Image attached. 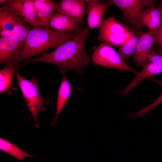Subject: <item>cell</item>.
Here are the masks:
<instances>
[{"label": "cell", "mask_w": 162, "mask_h": 162, "mask_svg": "<svg viewBox=\"0 0 162 162\" xmlns=\"http://www.w3.org/2000/svg\"><path fill=\"white\" fill-rule=\"evenodd\" d=\"M88 33L87 28H83L80 34L74 39L62 44L49 53L45 52L40 57L24 60L22 64L46 63L57 66L62 74L68 69L81 73L83 68L88 64L90 58L84 48Z\"/></svg>", "instance_id": "obj_1"}, {"label": "cell", "mask_w": 162, "mask_h": 162, "mask_svg": "<svg viewBox=\"0 0 162 162\" xmlns=\"http://www.w3.org/2000/svg\"><path fill=\"white\" fill-rule=\"evenodd\" d=\"M113 5L116 6L121 12L124 19L131 24L140 33L143 27L141 17L144 8H154L153 0H111Z\"/></svg>", "instance_id": "obj_4"}, {"label": "cell", "mask_w": 162, "mask_h": 162, "mask_svg": "<svg viewBox=\"0 0 162 162\" xmlns=\"http://www.w3.org/2000/svg\"><path fill=\"white\" fill-rule=\"evenodd\" d=\"M36 17L44 28L52 29L50 24V17L52 11H56L58 3L52 0H32Z\"/></svg>", "instance_id": "obj_13"}, {"label": "cell", "mask_w": 162, "mask_h": 162, "mask_svg": "<svg viewBox=\"0 0 162 162\" xmlns=\"http://www.w3.org/2000/svg\"><path fill=\"white\" fill-rule=\"evenodd\" d=\"M25 44L14 37H0V64L18 66L16 63Z\"/></svg>", "instance_id": "obj_7"}, {"label": "cell", "mask_w": 162, "mask_h": 162, "mask_svg": "<svg viewBox=\"0 0 162 162\" xmlns=\"http://www.w3.org/2000/svg\"><path fill=\"white\" fill-rule=\"evenodd\" d=\"M7 1V0H0V4L1 5H2L5 3Z\"/></svg>", "instance_id": "obj_27"}, {"label": "cell", "mask_w": 162, "mask_h": 162, "mask_svg": "<svg viewBox=\"0 0 162 162\" xmlns=\"http://www.w3.org/2000/svg\"><path fill=\"white\" fill-rule=\"evenodd\" d=\"M141 23L148 31H154L162 23V11L157 8H148L143 10Z\"/></svg>", "instance_id": "obj_17"}, {"label": "cell", "mask_w": 162, "mask_h": 162, "mask_svg": "<svg viewBox=\"0 0 162 162\" xmlns=\"http://www.w3.org/2000/svg\"><path fill=\"white\" fill-rule=\"evenodd\" d=\"M162 102V93L152 103L142 108L139 112L131 113L128 114L131 118H141L143 116L157 107Z\"/></svg>", "instance_id": "obj_22"}, {"label": "cell", "mask_w": 162, "mask_h": 162, "mask_svg": "<svg viewBox=\"0 0 162 162\" xmlns=\"http://www.w3.org/2000/svg\"><path fill=\"white\" fill-rule=\"evenodd\" d=\"M158 8L160 9L162 11V0L160 1V4L158 6Z\"/></svg>", "instance_id": "obj_26"}, {"label": "cell", "mask_w": 162, "mask_h": 162, "mask_svg": "<svg viewBox=\"0 0 162 162\" xmlns=\"http://www.w3.org/2000/svg\"><path fill=\"white\" fill-rule=\"evenodd\" d=\"M0 150L20 161L27 157H33L14 144L2 138H0Z\"/></svg>", "instance_id": "obj_19"}, {"label": "cell", "mask_w": 162, "mask_h": 162, "mask_svg": "<svg viewBox=\"0 0 162 162\" xmlns=\"http://www.w3.org/2000/svg\"><path fill=\"white\" fill-rule=\"evenodd\" d=\"M7 66L0 71V93L8 91L10 88L12 77L18 68V66L13 64Z\"/></svg>", "instance_id": "obj_20"}, {"label": "cell", "mask_w": 162, "mask_h": 162, "mask_svg": "<svg viewBox=\"0 0 162 162\" xmlns=\"http://www.w3.org/2000/svg\"><path fill=\"white\" fill-rule=\"evenodd\" d=\"M92 60L96 65L127 70L136 74L138 73L122 60L112 46L104 43L100 44L95 49Z\"/></svg>", "instance_id": "obj_6"}, {"label": "cell", "mask_w": 162, "mask_h": 162, "mask_svg": "<svg viewBox=\"0 0 162 162\" xmlns=\"http://www.w3.org/2000/svg\"><path fill=\"white\" fill-rule=\"evenodd\" d=\"M158 54L162 56V48L157 47L154 50Z\"/></svg>", "instance_id": "obj_25"}, {"label": "cell", "mask_w": 162, "mask_h": 162, "mask_svg": "<svg viewBox=\"0 0 162 162\" xmlns=\"http://www.w3.org/2000/svg\"><path fill=\"white\" fill-rule=\"evenodd\" d=\"M85 0H61L55 12L63 14L80 25L83 22L85 10Z\"/></svg>", "instance_id": "obj_9"}, {"label": "cell", "mask_w": 162, "mask_h": 162, "mask_svg": "<svg viewBox=\"0 0 162 162\" xmlns=\"http://www.w3.org/2000/svg\"><path fill=\"white\" fill-rule=\"evenodd\" d=\"M135 30L120 24L112 16L104 19L99 28L97 39L111 46H120L131 38Z\"/></svg>", "instance_id": "obj_3"}, {"label": "cell", "mask_w": 162, "mask_h": 162, "mask_svg": "<svg viewBox=\"0 0 162 162\" xmlns=\"http://www.w3.org/2000/svg\"><path fill=\"white\" fill-rule=\"evenodd\" d=\"M88 4L86 14L88 28H99L104 20L106 12L108 8L113 5L111 0L101 3L96 0H86Z\"/></svg>", "instance_id": "obj_8"}, {"label": "cell", "mask_w": 162, "mask_h": 162, "mask_svg": "<svg viewBox=\"0 0 162 162\" xmlns=\"http://www.w3.org/2000/svg\"><path fill=\"white\" fill-rule=\"evenodd\" d=\"M162 73V68L157 64L149 62L142 67L140 71L136 74V76L127 87L120 92L123 95H125L143 80Z\"/></svg>", "instance_id": "obj_15"}, {"label": "cell", "mask_w": 162, "mask_h": 162, "mask_svg": "<svg viewBox=\"0 0 162 162\" xmlns=\"http://www.w3.org/2000/svg\"><path fill=\"white\" fill-rule=\"evenodd\" d=\"M8 2L24 21L34 27H44L37 20L32 0H8Z\"/></svg>", "instance_id": "obj_10"}, {"label": "cell", "mask_w": 162, "mask_h": 162, "mask_svg": "<svg viewBox=\"0 0 162 162\" xmlns=\"http://www.w3.org/2000/svg\"><path fill=\"white\" fill-rule=\"evenodd\" d=\"M63 73V77L58 92L56 107V114L52 120L51 125L56 123L58 115L65 106L72 91V88L65 76Z\"/></svg>", "instance_id": "obj_16"}, {"label": "cell", "mask_w": 162, "mask_h": 162, "mask_svg": "<svg viewBox=\"0 0 162 162\" xmlns=\"http://www.w3.org/2000/svg\"><path fill=\"white\" fill-rule=\"evenodd\" d=\"M154 45L153 31H148L142 33L132 56L133 61L142 67L149 62L147 55Z\"/></svg>", "instance_id": "obj_11"}, {"label": "cell", "mask_w": 162, "mask_h": 162, "mask_svg": "<svg viewBox=\"0 0 162 162\" xmlns=\"http://www.w3.org/2000/svg\"><path fill=\"white\" fill-rule=\"evenodd\" d=\"M82 28L62 33L44 27L31 28L27 35L25 47L16 65L22 61L29 59L50 49L56 48L62 44L72 40L81 33Z\"/></svg>", "instance_id": "obj_2"}, {"label": "cell", "mask_w": 162, "mask_h": 162, "mask_svg": "<svg viewBox=\"0 0 162 162\" xmlns=\"http://www.w3.org/2000/svg\"><path fill=\"white\" fill-rule=\"evenodd\" d=\"M31 27L26 23L19 24L10 31H0V37H10L14 38L20 42L25 43L27 35Z\"/></svg>", "instance_id": "obj_21"}, {"label": "cell", "mask_w": 162, "mask_h": 162, "mask_svg": "<svg viewBox=\"0 0 162 162\" xmlns=\"http://www.w3.org/2000/svg\"><path fill=\"white\" fill-rule=\"evenodd\" d=\"M7 1L0 7V31L12 30L17 25L26 23Z\"/></svg>", "instance_id": "obj_12"}, {"label": "cell", "mask_w": 162, "mask_h": 162, "mask_svg": "<svg viewBox=\"0 0 162 162\" xmlns=\"http://www.w3.org/2000/svg\"><path fill=\"white\" fill-rule=\"evenodd\" d=\"M18 84L24 97L27 106L33 116L35 127H38L37 116L42 110L45 100L40 94L37 82L34 77L29 80L22 77L18 72L15 73Z\"/></svg>", "instance_id": "obj_5"}, {"label": "cell", "mask_w": 162, "mask_h": 162, "mask_svg": "<svg viewBox=\"0 0 162 162\" xmlns=\"http://www.w3.org/2000/svg\"><path fill=\"white\" fill-rule=\"evenodd\" d=\"M50 24L52 29L62 33L76 30L80 27V24L61 14L52 13L50 17Z\"/></svg>", "instance_id": "obj_14"}, {"label": "cell", "mask_w": 162, "mask_h": 162, "mask_svg": "<svg viewBox=\"0 0 162 162\" xmlns=\"http://www.w3.org/2000/svg\"><path fill=\"white\" fill-rule=\"evenodd\" d=\"M153 35L155 45L162 48V23L153 31Z\"/></svg>", "instance_id": "obj_24"}, {"label": "cell", "mask_w": 162, "mask_h": 162, "mask_svg": "<svg viewBox=\"0 0 162 162\" xmlns=\"http://www.w3.org/2000/svg\"><path fill=\"white\" fill-rule=\"evenodd\" d=\"M147 57L149 62L154 63L162 68V56L154 50H151L147 54Z\"/></svg>", "instance_id": "obj_23"}, {"label": "cell", "mask_w": 162, "mask_h": 162, "mask_svg": "<svg viewBox=\"0 0 162 162\" xmlns=\"http://www.w3.org/2000/svg\"><path fill=\"white\" fill-rule=\"evenodd\" d=\"M141 34L135 29L131 38L119 46L118 52L124 62L132 56L134 52Z\"/></svg>", "instance_id": "obj_18"}]
</instances>
